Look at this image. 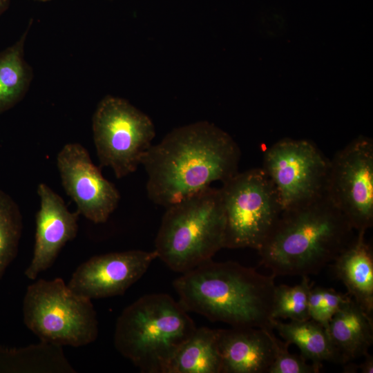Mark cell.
I'll list each match as a JSON object with an SVG mask.
<instances>
[{"label": "cell", "mask_w": 373, "mask_h": 373, "mask_svg": "<svg viewBox=\"0 0 373 373\" xmlns=\"http://www.w3.org/2000/svg\"><path fill=\"white\" fill-rule=\"evenodd\" d=\"M240 159L232 137L209 122L174 128L142 157L148 198L166 208L214 182H225L238 172Z\"/></svg>", "instance_id": "6da1fadb"}, {"label": "cell", "mask_w": 373, "mask_h": 373, "mask_svg": "<svg viewBox=\"0 0 373 373\" xmlns=\"http://www.w3.org/2000/svg\"><path fill=\"white\" fill-rule=\"evenodd\" d=\"M274 278L236 262L211 259L182 274L173 287L187 312L233 327L273 329Z\"/></svg>", "instance_id": "7a4b0ae2"}, {"label": "cell", "mask_w": 373, "mask_h": 373, "mask_svg": "<svg viewBox=\"0 0 373 373\" xmlns=\"http://www.w3.org/2000/svg\"><path fill=\"white\" fill-rule=\"evenodd\" d=\"M354 229L325 194L283 211L258 253L260 264L278 276H308L333 262L354 237Z\"/></svg>", "instance_id": "3957f363"}, {"label": "cell", "mask_w": 373, "mask_h": 373, "mask_svg": "<svg viewBox=\"0 0 373 373\" xmlns=\"http://www.w3.org/2000/svg\"><path fill=\"white\" fill-rule=\"evenodd\" d=\"M186 312L166 294L140 297L117 320L116 350L142 372L168 373L175 354L196 328Z\"/></svg>", "instance_id": "277c9868"}, {"label": "cell", "mask_w": 373, "mask_h": 373, "mask_svg": "<svg viewBox=\"0 0 373 373\" xmlns=\"http://www.w3.org/2000/svg\"><path fill=\"white\" fill-rule=\"evenodd\" d=\"M224 214L220 189H202L167 207L155 240L157 257L185 273L224 248Z\"/></svg>", "instance_id": "5b68a950"}, {"label": "cell", "mask_w": 373, "mask_h": 373, "mask_svg": "<svg viewBox=\"0 0 373 373\" xmlns=\"http://www.w3.org/2000/svg\"><path fill=\"white\" fill-rule=\"evenodd\" d=\"M23 322L41 342L78 347L98 336L91 300L73 291L60 278L30 284L23 302Z\"/></svg>", "instance_id": "8992f818"}, {"label": "cell", "mask_w": 373, "mask_h": 373, "mask_svg": "<svg viewBox=\"0 0 373 373\" xmlns=\"http://www.w3.org/2000/svg\"><path fill=\"white\" fill-rule=\"evenodd\" d=\"M224 214V248L261 249L283 210L261 168L238 172L220 188Z\"/></svg>", "instance_id": "52a82bcc"}, {"label": "cell", "mask_w": 373, "mask_h": 373, "mask_svg": "<svg viewBox=\"0 0 373 373\" xmlns=\"http://www.w3.org/2000/svg\"><path fill=\"white\" fill-rule=\"evenodd\" d=\"M97 155L117 178L135 172L155 136L151 119L122 97L106 95L92 117Z\"/></svg>", "instance_id": "ba28073f"}, {"label": "cell", "mask_w": 373, "mask_h": 373, "mask_svg": "<svg viewBox=\"0 0 373 373\" xmlns=\"http://www.w3.org/2000/svg\"><path fill=\"white\" fill-rule=\"evenodd\" d=\"M329 167V159L315 143L286 137L265 151L262 169L285 211L324 195Z\"/></svg>", "instance_id": "9c48e42d"}, {"label": "cell", "mask_w": 373, "mask_h": 373, "mask_svg": "<svg viewBox=\"0 0 373 373\" xmlns=\"http://www.w3.org/2000/svg\"><path fill=\"white\" fill-rule=\"evenodd\" d=\"M325 195L354 231L373 225V141L359 135L329 159Z\"/></svg>", "instance_id": "30bf717a"}, {"label": "cell", "mask_w": 373, "mask_h": 373, "mask_svg": "<svg viewBox=\"0 0 373 373\" xmlns=\"http://www.w3.org/2000/svg\"><path fill=\"white\" fill-rule=\"evenodd\" d=\"M57 164L63 187L76 203L77 213L94 223L105 222L118 205L119 193L102 175L86 149L79 143L65 144Z\"/></svg>", "instance_id": "8fae6325"}, {"label": "cell", "mask_w": 373, "mask_h": 373, "mask_svg": "<svg viewBox=\"0 0 373 373\" xmlns=\"http://www.w3.org/2000/svg\"><path fill=\"white\" fill-rule=\"evenodd\" d=\"M156 258L154 250L95 256L75 269L68 285L90 300L122 295L142 277Z\"/></svg>", "instance_id": "7c38bea8"}, {"label": "cell", "mask_w": 373, "mask_h": 373, "mask_svg": "<svg viewBox=\"0 0 373 373\" xmlns=\"http://www.w3.org/2000/svg\"><path fill=\"white\" fill-rule=\"evenodd\" d=\"M37 194L40 207L36 214L34 251L25 271L30 280L52 266L61 248L78 231V213L70 212L61 196L44 183L38 185Z\"/></svg>", "instance_id": "4fadbf2b"}, {"label": "cell", "mask_w": 373, "mask_h": 373, "mask_svg": "<svg viewBox=\"0 0 373 373\" xmlns=\"http://www.w3.org/2000/svg\"><path fill=\"white\" fill-rule=\"evenodd\" d=\"M271 330L233 327L218 329L221 373H267L274 359Z\"/></svg>", "instance_id": "5bb4252c"}, {"label": "cell", "mask_w": 373, "mask_h": 373, "mask_svg": "<svg viewBox=\"0 0 373 373\" xmlns=\"http://www.w3.org/2000/svg\"><path fill=\"white\" fill-rule=\"evenodd\" d=\"M356 232L334 260V271L352 298L373 317L372 248L365 239L366 231Z\"/></svg>", "instance_id": "9a60e30c"}, {"label": "cell", "mask_w": 373, "mask_h": 373, "mask_svg": "<svg viewBox=\"0 0 373 373\" xmlns=\"http://www.w3.org/2000/svg\"><path fill=\"white\" fill-rule=\"evenodd\" d=\"M327 331L336 363L344 365L369 353L373 318L351 298L332 318Z\"/></svg>", "instance_id": "2e32d148"}, {"label": "cell", "mask_w": 373, "mask_h": 373, "mask_svg": "<svg viewBox=\"0 0 373 373\" xmlns=\"http://www.w3.org/2000/svg\"><path fill=\"white\" fill-rule=\"evenodd\" d=\"M30 25L15 44L0 52V114L22 100L32 80V70L24 57Z\"/></svg>", "instance_id": "e0dca14e"}, {"label": "cell", "mask_w": 373, "mask_h": 373, "mask_svg": "<svg viewBox=\"0 0 373 373\" xmlns=\"http://www.w3.org/2000/svg\"><path fill=\"white\" fill-rule=\"evenodd\" d=\"M218 331L195 328L171 361L168 373H221Z\"/></svg>", "instance_id": "ac0fdd59"}, {"label": "cell", "mask_w": 373, "mask_h": 373, "mask_svg": "<svg viewBox=\"0 0 373 373\" xmlns=\"http://www.w3.org/2000/svg\"><path fill=\"white\" fill-rule=\"evenodd\" d=\"M273 329L289 345H296L300 350V355L314 365L321 368L323 361L336 363L327 331L320 323L312 319L288 323L274 319Z\"/></svg>", "instance_id": "d6986e66"}, {"label": "cell", "mask_w": 373, "mask_h": 373, "mask_svg": "<svg viewBox=\"0 0 373 373\" xmlns=\"http://www.w3.org/2000/svg\"><path fill=\"white\" fill-rule=\"evenodd\" d=\"M1 372H74L61 346L41 343L19 349L0 348Z\"/></svg>", "instance_id": "ffe728a7"}, {"label": "cell", "mask_w": 373, "mask_h": 373, "mask_svg": "<svg viewBox=\"0 0 373 373\" xmlns=\"http://www.w3.org/2000/svg\"><path fill=\"white\" fill-rule=\"evenodd\" d=\"M22 227L19 206L0 189V279L17 255Z\"/></svg>", "instance_id": "44dd1931"}, {"label": "cell", "mask_w": 373, "mask_h": 373, "mask_svg": "<svg viewBox=\"0 0 373 373\" xmlns=\"http://www.w3.org/2000/svg\"><path fill=\"white\" fill-rule=\"evenodd\" d=\"M311 288L308 276H302L301 282L294 286L276 285L272 318L296 321L310 319L308 298Z\"/></svg>", "instance_id": "7402d4cb"}, {"label": "cell", "mask_w": 373, "mask_h": 373, "mask_svg": "<svg viewBox=\"0 0 373 373\" xmlns=\"http://www.w3.org/2000/svg\"><path fill=\"white\" fill-rule=\"evenodd\" d=\"M270 337L274 347V359L267 373H318L320 367L309 364L300 354L289 352L287 342L282 341L270 331Z\"/></svg>", "instance_id": "603a6c76"}, {"label": "cell", "mask_w": 373, "mask_h": 373, "mask_svg": "<svg viewBox=\"0 0 373 373\" xmlns=\"http://www.w3.org/2000/svg\"><path fill=\"white\" fill-rule=\"evenodd\" d=\"M348 294H343L332 288L323 289V300L317 323L327 328L328 324L341 308L351 298Z\"/></svg>", "instance_id": "cb8c5ba5"}, {"label": "cell", "mask_w": 373, "mask_h": 373, "mask_svg": "<svg viewBox=\"0 0 373 373\" xmlns=\"http://www.w3.org/2000/svg\"><path fill=\"white\" fill-rule=\"evenodd\" d=\"M323 289L322 287L311 288L308 298V311L310 319L317 321L323 300Z\"/></svg>", "instance_id": "d4e9b609"}, {"label": "cell", "mask_w": 373, "mask_h": 373, "mask_svg": "<svg viewBox=\"0 0 373 373\" xmlns=\"http://www.w3.org/2000/svg\"><path fill=\"white\" fill-rule=\"evenodd\" d=\"M365 359L358 365V369L362 373L373 372V357L369 353L364 356Z\"/></svg>", "instance_id": "484cf974"}, {"label": "cell", "mask_w": 373, "mask_h": 373, "mask_svg": "<svg viewBox=\"0 0 373 373\" xmlns=\"http://www.w3.org/2000/svg\"><path fill=\"white\" fill-rule=\"evenodd\" d=\"M11 0H0V17L8 9Z\"/></svg>", "instance_id": "4316f807"}, {"label": "cell", "mask_w": 373, "mask_h": 373, "mask_svg": "<svg viewBox=\"0 0 373 373\" xmlns=\"http://www.w3.org/2000/svg\"><path fill=\"white\" fill-rule=\"evenodd\" d=\"M35 1H38V2H48V1H50L51 0H34Z\"/></svg>", "instance_id": "83f0119b"}]
</instances>
